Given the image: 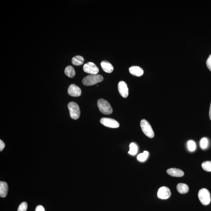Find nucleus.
<instances>
[{"mask_svg": "<svg viewBox=\"0 0 211 211\" xmlns=\"http://www.w3.org/2000/svg\"><path fill=\"white\" fill-rule=\"evenodd\" d=\"M103 80V78L99 74H91L85 77L83 79L82 83L85 86H91Z\"/></svg>", "mask_w": 211, "mask_h": 211, "instance_id": "obj_1", "label": "nucleus"}, {"mask_svg": "<svg viewBox=\"0 0 211 211\" xmlns=\"http://www.w3.org/2000/svg\"><path fill=\"white\" fill-rule=\"evenodd\" d=\"M97 105L99 110L103 114L110 115L112 114V107L107 100L104 99H99L97 101Z\"/></svg>", "mask_w": 211, "mask_h": 211, "instance_id": "obj_2", "label": "nucleus"}, {"mask_svg": "<svg viewBox=\"0 0 211 211\" xmlns=\"http://www.w3.org/2000/svg\"><path fill=\"white\" fill-rule=\"evenodd\" d=\"M68 107L71 118L74 120L78 119L80 115V110L78 105L75 102H71L69 103Z\"/></svg>", "mask_w": 211, "mask_h": 211, "instance_id": "obj_3", "label": "nucleus"}, {"mask_svg": "<svg viewBox=\"0 0 211 211\" xmlns=\"http://www.w3.org/2000/svg\"><path fill=\"white\" fill-rule=\"evenodd\" d=\"M198 198L201 203L204 205H207L210 203V195L209 190L206 188L200 190L198 192Z\"/></svg>", "mask_w": 211, "mask_h": 211, "instance_id": "obj_4", "label": "nucleus"}, {"mask_svg": "<svg viewBox=\"0 0 211 211\" xmlns=\"http://www.w3.org/2000/svg\"><path fill=\"white\" fill-rule=\"evenodd\" d=\"M140 126L144 134L150 138L154 137L153 130L148 121L145 119L142 120L140 122Z\"/></svg>", "mask_w": 211, "mask_h": 211, "instance_id": "obj_5", "label": "nucleus"}, {"mask_svg": "<svg viewBox=\"0 0 211 211\" xmlns=\"http://www.w3.org/2000/svg\"><path fill=\"white\" fill-rule=\"evenodd\" d=\"M102 125L110 128H118L119 127V123L117 121L109 118H102L100 120Z\"/></svg>", "mask_w": 211, "mask_h": 211, "instance_id": "obj_6", "label": "nucleus"}, {"mask_svg": "<svg viewBox=\"0 0 211 211\" xmlns=\"http://www.w3.org/2000/svg\"><path fill=\"white\" fill-rule=\"evenodd\" d=\"M84 71L91 74H97L99 72V69L94 63L88 62L84 65Z\"/></svg>", "mask_w": 211, "mask_h": 211, "instance_id": "obj_7", "label": "nucleus"}, {"mask_svg": "<svg viewBox=\"0 0 211 211\" xmlns=\"http://www.w3.org/2000/svg\"><path fill=\"white\" fill-rule=\"evenodd\" d=\"M171 195L170 190L168 187H162L158 190V197L162 199H167L169 198Z\"/></svg>", "mask_w": 211, "mask_h": 211, "instance_id": "obj_8", "label": "nucleus"}, {"mask_svg": "<svg viewBox=\"0 0 211 211\" xmlns=\"http://www.w3.org/2000/svg\"><path fill=\"white\" fill-rule=\"evenodd\" d=\"M118 88L120 95L123 97H127L128 96V89L125 82L124 81H120L118 84Z\"/></svg>", "mask_w": 211, "mask_h": 211, "instance_id": "obj_9", "label": "nucleus"}, {"mask_svg": "<svg viewBox=\"0 0 211 211\" xmlns=\"http://www.w3.org/2000/svg\"><path fill=\"white\" fill-rule=\"evenodd\" d=\"M69 94L72 97H79L81 94V90L79 87L74 84H71L68 90Z\"/></svg>", "mask_w": 211, "mask_h": 211, "instance_id": "obj_10", "label": "nucleus"}, {"mask_svg": "<svg viewBox=\"0 0 211 211\" xmlns=\"http://www.w3.org/2000/svg\"><path fill=\"white\" fill-rule=\"evenodd\" d=\"M168 174L173 177H181L184 176V172L177 168H171L167 171Z\"/></svg>", "mask_w": 211, "mask_h": 211, "instance_id": "obj_11", "label": "nucleus"}, {"mask_svg": "<svg viewBox=\"0 0 211 211\" xmlns=\"http://www.w3.org/2000/svg\"><path fill=\"white\" fill-rule=\"evenodd\" d=\"M129 71L132 75L137 77H140L143 74V70L139 66H132L129 68Z\"/></svg>", "mask_w": 211, "mask_h": 211, "instance_id": "obj_12", "label": "nucleus"}, {"mask_svg": "<svg viewBox=\"0 0 211 211\" xmlns=\"http://www.w3.org/2000/svg\"><path fill=\"white\" fill-rule=\"evenodd\" d=\"M102 68L106 72L110 73L114 70V67L112 65L107 61H103L100 63Z\"/></svg>", "mask_w": 211, "mask_h": 211, "instance_id": "obj_13", "label": "nucleus"}, {"mask_svg": "<svg viewBox=\"0 0 211 211\" xmlns=\"http://www.w3.org/2000/svg\"><path fill=\"white\" fill-rule=\"evenodd\" d=\"M8 187L7 183L5 182H0V196L2 198H5L7 195Z\"/></svg>", "mask_w": 211, "mask_h": 211, "instance_id": "obj_14", "label": "nucleus"}, {"mask_svg": "<svg viewBox=\"0 0 211 211\" xmlns=\"http://www.w3.org/2000/svg\"><path fill=\"white\" fill-rule=\"evenodd\" d=\"M178 191L180 194H185L188 192L189 188L188 186L184 183H180L177 186Z\"/></svg>", "mask_w": 211, "mask_h": 211, "instance_id": "obj_15", "label": "nucleus"}, {"mask_svg": "<svg viewBox=\"0 0 211 211\" xmlns=\"http://www.w3.org/2000/svg\"><path fill=\"white\" fill-rule=\"evenodd\" d=\"M83 58L81 56H76L73 57L72 60V64L74 65L79 66L82 65L84 63Z\"/></svg>", "mask_w": 211, "mask_h": 211, "instance_id": "obj_16", "label": "nucleus"}, {"mask_svg": "<svg viewBox=\"0 0 211 211\" xmlns=\"http://www.w3.org/2000/svg\"><path fill=\"white\" fill-rule=\"evenodd\" d=\"M65 73L67 76L72 78L75 76L76 72L75 70L71 66H67L65 70Z\"/></svg>", "mask_w": 211, "mask_h": 211, "instance_id": "obj_17", "label": "nucleus"}, {"mask_svg": "<svg viewBox=\"0 0 211 211\" xmlns=\"http://www.w3.org/2000/svg\"><path fill=\"white\" fill-rule=\"evenodd\" d=\"M129 151L128 153L131 155H135L137 153L138 151V147L135 143H132L129 145Z\"/></svg>", "mask_w": 211, "mask_h": 211, "instance_id": "obj_18", "label": "nucleus"}, {"mask_svg": "<svg viewBox=\"0 0 211 211\" xmlns=\"http://www.w3.org/2000/svg\"><path fill=\"white\" fill-rule=\"evenodd\" d=\"M149 155L148 151H144L143 153H140L138 156L137 158L138 160L140 162H143L147 159Z\"/></svg>", "mask_w": 211, "mask_h": 211, "instance_id": "obj_19", "label": "nucleus"}, {"mask_svg": "<svg viewBox=\"0 0 211 211\" xmlns=\"http://www.w3.org/2000/svg\"><path fill=\"white\" fill-rule=\"evenodd\" d=\"M202 169L208 172H211V161H206L202 164Z\"/></svg>", "mask_w": 211, "mask_h": 211, "instance_id": "obj_20", "label": "nucleus"}, {"mask_svg": "<svg viewBox=\"0 0 211 211\" xmlns=\"http://www.w3.org/2000/svg\"><path fill=\"white\" fill-rule=\"evenodd\" d=\"M188 147L189 150L191 151H195L196 149V144L195 142L192 140H189L188 142Z\"/></svg>", "mask_w": 211, "mask_h": 211, "instance_id": "obj_21", "label": "nucleus"}, {"mask_svg": "<svg viewBox=\"0 0 211 211\" xmlns=\"http://www.w3.org/2000/svg\"><path fill=\"white\" fill-rule=\"evenodd\" d=\"M208 145V141L206 138H203L201 140L200 146L201 148L202 149H205L207 148Z\"/></svg>", "mask_w": 211, "mask_h": 211, "instance_id": "obj_22", "label": "nucleus"}, {"mask_svg": "<svg viewBox=\"0 0 211 211\" xmlns=\"http://www.w3.org/2000/svg\"><path fill=\"white\" fill-rule=\"evenodd\" d=\"M27 208V202H24L20 204L18 209L17 211H26Z\"/></svg>", "mask_w": 211, "mask_h": 211, "instance_id": "obj_23", "label": "nucleus"}, {"mask_svg": "<svg viewBox=\"0 0 211 211\" xmlns=\"http://www.w3.org/2000/svg\"><path fill=\"white\" fill-rule=\"evenodd\" d=\"M206 64L208 68L211 71V55H209L206 62Z\"/></svg>", "mask_w": 211, "mask_h": 211, "instance_id": "obj_24", "label": "nucleus"}, {"mask_svg": "<svg viewBox=\"0 0 211 211\" xmlns=\"http://www.w3.org/2000/svg\"><path fill=\"white\" fill-rule=\"evenodd\" d=\"M35 211H45L44 207L41 205H38L36 208Z\"/></svg>", "mask_w": 211, "mask_h": 211, "instance_id": "obj_25", "label": "nucleus"}, {"mask_svg": "<svg viewBox=\"0 0 211 211\" xmlns=\"http://www.w3.org/2000/svg\"><path fill=\"white\" fill-rule=\"evenodd\" d=\"M5 147V144L1 140H0V151H2Z\"/></svg>", "mask_w": 211, "mask_h": 211, "instance_id": "obj_26", "label": "nucleus"}, {"mask_svg": "<svg viewBox=\"0 0 211 211\" xmlns=\"http://www.w3.org/2000/svg\"><path fill=\"white\" fill-rule=\"evenodd\" d=\"M209 118H210V119L211 120V103L210 104V107H209Z\"/></svg>", "mask_w": 211, "mask_h": 211, "instance_id": "obj_27", "label": "nucleus"}]
</instances>
